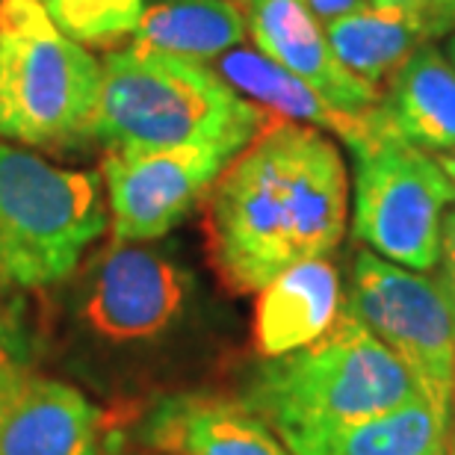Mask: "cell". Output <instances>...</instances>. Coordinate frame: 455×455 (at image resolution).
I'll return each mask as SVG.
<instances>
[{"label":"cell","instance_id":"1","mask_svg":"<svg viewBox=\"0 0 455 455\" xmlns=\"http://www.w3.org/2000/svg\"><path fill=\"white\" fill-rule=\"evenodd\" d=\"M349 220L338 142L316 127L267 122L207 193V249L222 284L258 293L296 263L329 258Z\"/></svg>","mask_w":455,"mask_h":455},{"label":"cell","instance_id":"2","mask_svg":"<svg viewBox=\"0 0 455 455\" xmlns=\"http://www.w3.org/2000/svg\"><path fill=\"white\" fill-rule=\"evenodd\" d=\"M423 396L411 372L361 320L340 314L329 334L278 358H263L243 403L302 455L316 441Z\"/></svg>","mask_w":455,"mask_h":455},{"label":"cell","instance_id":"3","mask_svg":"<svg viewBox=\"0 0 455 455\" xmlns=\"http://www.w3.org/2000/svg\"><path fill=\"white\" fill-rule=\"evenodd\" d=\"M269 116L207 62L127 44L101 60L95 142L107 151L228 145L243 151Z\"/></svg>","mask_w":455,"mask_h":455},{"label":"cell","instance_id":"4","mask_svg":"<svg viewBox=\"0 0 455 455\" xmlns=\"http://www.w3.org/2000/svg\"><path fill=\"white\" fill-rule=\"evenodd\" d=\"M101 62L42 0H0V140L80 151L95 142Z\"/></svg>","mask_w":455,"mask_h":455},{"label":"cell","instance_id":"5","mask_svg":"<svg viewBox=\"0 0 455 455\" xmlns=\"http://www.w3.org/2000/svg\"><path fill=\"white\" fill-rule=\"evenodd\" d=\"M110 225L98 172L60 169L0 142V284H62Z\"/></svg>","mask_w":455,"mask_h":455},{"label":"cell","instance_id":"6","mask_svg":"<svg viewBox=\"0 0 455 455\" xmlns=\"http://www.w3.org/2000/svg\"><path fill=\"white\" fill-rule=\"evenodd\" d=\"M346 148L355 163V236L396 267L432 272L441 258L443 213L455 204L450 175L429 151L390 133L372 110Z\"/></svg>","mask_w":455,"mask_h":455},{"label":"cell","instance_id":"7","mask_svg":"<svg viewBox=\"0 0 455 455\" xmlns=\"http://www.w3.org/2000/svg\"><path fill=\"white\" fill-rule=\"evenodd\" d=\"M343 311L405 363L420 394L450 423L455 390V305L438 275L396 267L370 249L352 258Z\"/></svg>","mask_w":455,"mask_h":455},{"label":"cell","instance_id":"8","mask_svg":"<svg viewBox=\"0 0 455 455\" xmlns=\"http://www.w3.org/2000/svg\"><path fill=\"white\" fill-rule=\"evenodd\" d=\"M236 154L228 145L107 151L101 178L113 240L151 243L175 231L204 202Z\"/></svg>","mask_w":455,"mask_h":455},{"label":"cell","instance_id":"9","mask_svg":"<svg viewBox=\"0 0 455 455\" xmlns=\"http://www.w3.org/2000/svg\"><path fill=\"white\" fill-rule=\"evenodd\" d=\"M189 290V272L166 251L116 240L86 269L77 316L104 343H148L184 316Z\"/></svg>","mask_w":455,"mask_h":455},{"label":"cell","instance_id":"10","mask_svg":"<svg viewBox=\"0 0 455 455\" xmlns=\"http://www.w3.org/2000/svg\"><path fill=\"white\" fill-rule=\"evenodd\" d=\"M254 48L314 86L331 107L346 116L376 110L379 89L355 77L334 57L325 27L316 21L305 0H249L245 6Z\"/></svg>","mask_w":455,"mask_h":455},{"label":"cell","instance_id":"11","mask_svg":"<svg viewBox=\"0 0 455 455\" xmlns=\"http://www.w3.org/2000/svg\"><path fill=\"white\" fill-rule=\"evenodd\" d=\"M140 441L160 455H293L243 399L172 394L142 417Z\"/></svg>","mask_w":455,"mask_h":455},{"label":"cell","instance_id":"12","mask_svg":"<svg viewBox=\"0 0 455 455\" xmlns=\"http://www.w3.org/2000/svg\"><path fill=\"white\" fill-rule=\"evenodd\" d=\"M0 455H101V411L71 385L24 379L0 399Z\"/></svg>","mask_w":455,"mask_h":455},{"label":"cell","instance_id":"13","mask_svg":"<svg viewBox=\"0 0 455 455\" xmlns=\"http://www.w3.org/2000/svg\"><path fill=\"white\" fill-rule=\"evenodd\" d=\"M343 314V287L329 258L296 263L258 290L254 302V349L278 358L305 349L329 334Z\"/></svg>","mask_w":455,"mask_h":455},{"label":"cell","instance_id":"14","mask_svg":"<svg viewBox=\"0 0 455 455\" xmlns=\"http://www.w3.org/2000/svg\"><path fill=\"white\" fill-rule=\"evenodd\" d=\"M372 113L394 136L435 157L455 151V66L447 53L420 44L381 86Z\"/></svg>","mask_w":455,"mask_h":455},{"label":"cell","instance_id":"15","mask_svg":"<svg viewBox=\"0 0 455 455\" xmlns=\"http://www.w3.org/2000/svg\"><path fill=\"white\" fill-rule=\"evenodd\" d=\"M216 71L234 92H240L245 101L258 104L263 113H275L284 122L307 124L316 131L338 136L346 145L355 140L363 127L367 116H346L338 107H331L325 98L307 86L293 71L278 66L267 53L251 48H231L216 60Z\"/></svg>","mask_w":455,"mask_h":455},{"label":"cell","instance_id":"16","mask_svg":"<svg viewBox=\"0 0 455 455\" xmlns=\"http://www.w3.org/2000/svg\"><path fill=\"white\" fill-rule=\"evenodd\" d=\"M245 36L249 18L231 0H145L131 44L211 62L240 48Z\"/></svg>","mask_w":455,"mask_h":455},{"label":"cell","instance_id":"17","mask_svg":"<svg viewBox=\"0 0 455 455\" xmlns=\"http://www.w3.org/2000/svg\"><path fill=\"white\" fill-rule=\"evenodd\" d=\"M325 36L334 48V57L379 92L420 44L432 42L420 18L387 12L370 4L325 24Z\"/></svg>","mask_w":455,"mask_h":455},{"label":"cell","instance_id":"18","mask_svg":"<svg viewBox=\"0 0 455 455\" xmlns=\"http://www.w3.org/2000/svg\"><path fill=\"white\" fill-rule=\"evenodd\" d=\"M450 423L426 396L316 441L302 455H447Z\"/></svg>","mask_w":455,"mask_h":455},{"label":"cell","instance_id":"19","mask_svg":"<svg viewBox=\"0 0 455 455\" xmlns=\"http://www.w3.org/2000/svg\"><path fill=\"white\" fill-rule=\"evenodd\" d=\"M44 12L80 44H116L133 36L145 0H42Z\"/></svg>","mask_w":455,"mask_h":455},{"label":"cell","instance_id":"20","mask_svg":"<svg viewBox=\"0 0 455 455\" xmlns=\"http://www.w3.org/2000/svg\"><path fill=\"white\" fill-rule=\"evenodd\" d=\"M36 343L24 316V302L12 287L0 284V399L33 376Z\"/></svg>","mask_w":455,"mask_h":455},{"label":"cell","instance_id":"21","mask_svg":"<svg viewBox=\"0 0 455 455\" xmlns=\"http://www.w3.org/2000/svg\"><path fill=\"white\" fill-rule=\"evenodd\" d=\"M438 281L447 287V293L455 305V204L447 207L441 222V258H438Z\"/></svg>","mask_w":455,"mask_h":455},{"label":"cell","instance_id":"22","mask_svg":"<svg viewBox=\"0 0 455 455\" xmlns=\"http://www.w3.org/2000/svg\"><path fill=\"white\" fill-rule=\"evenodd\" d=\"M426 33L429 39L455 33V0H429V12H426Z\"/></svg>","mask_w":455,"mask_h":455},{"label":"cell","instance_id":"23","mask_svg":"<svg viewBox=\"0 0 455 455\" xmlns=\"http://www.w3.org/2000/svg\"><path fill=\"white\" fill-rule=\"evenodd\" d=\"M305 6L311 9L314 18L320 21L323 27L338 21V18L355 12V9L367 6V0H305Z\"/></svg>","mask_w":455,"mask_h":455},{"label":"cell","instance_id":"24","mask_svg":"<svg viewBox=\"0 0 455 455\" xmlns=\"http://www.w3.org/2000/svg\"><path fill=\"white\" fill-rule=\"evenodd\" d=\"M370 6L376 9H387V12H399V15H411L420 18L426 27V12H429V0H367Z\"/></svg>","mask_w":455,"mask_h":455},{"label":"cell","instance_id":"25","mask_svg":"<svg viewBox=\"0 0 455 455\" xmlns=\"http://www.w3.org/2000/svg\"><path fill=\"white\" fill-rule=\"evenodd\" d=\"M435 160L441 163V169L447 172V175H450V180H452V184H455V151H450V154H438V157H435Z\"/></svg>","mask_w":455,"mask_h":455},{"label":"cell","instance_id":"26","mask_svg":"<svg viewBox=\"0 0 455 455\" xmlns=\"http://www.w3.org/2000/svg\"><path fill=\"white\" fill-rule=\"evenodd\" d=\"M447 455H455V390H452V408H450V441H447Z\"/></svg>","mask_w":455,"mask_h":455},{"label":"cell","instance_id":"27","mask_svg":"<svg viewBox=\"0 0 455 455\" xmlns=\"http://www.w3.org/2000/svg\"><path fill=\"white\" fill-rule=\"evenodd\" d=\"M447 57H450V62L455 66V33H450V42H447Z\"/></svg>","mask_w":455,"mask_h":455},{"label":"cell","instance_id":"28","mask_svg":"<svg viewBox=\"0 0 455 455\" xmlns=\"http://www.w3.org/2000/svg\"><path fill=\"white\" fill-rule=\"evenodd\" d=\"M231 4H236V6H243V9H245V6H249V0H231Z\"/></svg>","mask_w":455,"mask_h":455},{"label":"cell","instance_id":"29","mask_svg":"<svg viewBox=\"0 0 455 455\" xmlns=\"http://www.w3.org/2000/svg\"><path fill=\"white\" fill-rule=\"evenodd\" d=\"M151 455H160V452H151Z\"/></svg>","mask_w":455,"mask_h":455}]
</instances>
